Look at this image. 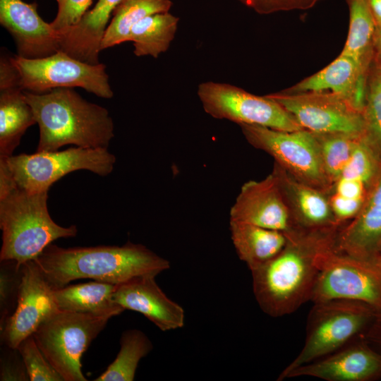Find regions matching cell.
<instances>
[{
    "label": "cell",
    "instance_id": "cell-42",
    "mask_svg": "<svg viewBox=\"0 0 381 381\" xmlns=\"http://www.w3.org/2000/svg\"><path fill=\"white\" fill-rule=\"evenodd\" d=\"M375 262L377 263V265L379 266V267L381 270V248L377 255Z\"/></svg>",
    "mask_w": 381,
    "mask_h": 381
},
{
    "label": "cell",
    "instance_id": "cell-5",
    "mask_svg": "<svg viewBox=\"0 0 381 381\" xmlns=\"http://www.w3.org/2000/svg\"><path fill=\"white\" fill-rule=\"evenodd\" d=\"M377 312L366 303L353 300L313 303L308 318L304 345L277 380H285L293 370L327 356L363 336Z\"/></svg>",
    "mask_w": 381,
    "mask_h": 381
},
{
    "label": "cell",
    "instance_id": "cell-11",
    "mask_svg": "<svg viewBox=\"0 0 381 381\" xmlns=\"http://www.w3.org/2000/svg\"><path fill=\"white\" fill-rule=\"evenodd\" d=\"M197 94L205 111L213 118L282 131L303 129L288 111L267 95L258 96L237 86L213 81L201 83Z\"/></svg>",
    "mask_w": 381,
    "mask_h": 381
},
{
    "label": "cell",
    "instance_id": "cell-33",
    "mask_svg": "<svg viewBox=\"0 0 381 381\" xmlns=\"http://www.w3.org/2000/svg\"><path fill=\"white\" fill-rule=\"evenodd\" d=\"M31 381H64L37 346L32 335L18 346Z\"/></svg>",
    "mask_w": 381,
    "mask_h": 381
},
{
    "label": "cell",
    "instance_id": "cell-35",
    "mask_svg": "<svg viewBox=\"0 0 381 381\" xmlns=\"http://www.w3.org/2000/svg\"><path fill=\"white\" fill-rule=\"evenodd\" d=\"M259 14L307 10L322 0H237Z\"/></svg>",
    "mask_w": 381,
    "mask_h": 381
},
{
    "label": "cell",
    "instance_id": "cell-22",
    "mask_svg": "<svg viewBox=\"0 0 381 381\" xmlns=\"http://www.w3.org/2000/svg\"><path fill=\"white\" fill-rule=\"evenodd\" d=\"M231 238L239 258L250 272L276 256L287 238L279 231L242 222L230 220Z\"/></svg>",
    "mask_w": 381,
    "mask_h": 381
},
{
    "label": "cell",
    "instance_id": "cell-28",
    "mask_svg": "<svg viewBox=\"0 0 381 381\" xmlns=\"http://www.w3.org/2000/svg\"><path fill=\"white\" fill-rule=\"evenodd\" d=\"M115 360L95 381H133L140 361L152 349L150 339L137 329L123 332Z\"/></svg>",
    "mask_w": 381,
    "mask_h": 381
},
{
    "label": "cell",
    "instance_id": "cell-8",
    "mask_svg": "<svg viewBox=\"0 0 381 381\" xmlns=\"http://www.w3.org/2000/svg\"><path fill=\"white\" fill-rule=\"evenodd\" d=\"M4 159L20 188L32 193L49 191L52 185L77 170H87L99 176L111 173L116 157L107 148L70 147L62 151L22 153Z\"/></svg>",
    "mask_w": 381,
    "mask_h": 381
},
{
    "label": "cell",
    "instance_id": "cell-4",
    "mask_svg": "<svg viewBox=\"0 0 381 381\" xmlns=\"http://www.w3.org/2000/svg\"><path fill=\"white\" fill-rule=\"evenodd\" d=\"M48 191L32 193L14 183L0 190V260L16 261L18 267L35 259L58 238L77 235L75 225L64 227L50 217Z\"/></svg>",
    "mask_w": 381,
    "mask_h": 381
},
{
    "label": "cell",
    "instance_id": "cell-6",
    "mask_svg": "<svg viewBox=\"0 0 381 381\" xmlns=\"http://www.w3.org/2000/svg\"><path fill=\"white\" fill-rule=\"evenodd\" d=\"M112 317L57 310L32 335L64 381H86L81 357Z\"/></svg>",
    "mask_w": 381,
    "mask_h": 381
},
{
    "label": "cell",
    "instance_id": "cell-38",
    "mask_svg": "<svg viewBox=\"0 0 381 381\" xmlns=\"http://www.w3.org/2000/svg\"><path fill=\"white\" fill-rule=\"evenodd\" d=\"M368 190V188L362 182L339 179L334 183L331 193L348 198L365 200Z\"/></svg>",
    "mask_w": 381,
    "mask_h": 381
},
{
    "label": "cell",
    "instance_id": "cell-40",
    "mask_svg": "<svg viewBox=\"0 0 381 381\" xmlns=\"http://www.w3.org/2000/svg\"><path fill=\"white\" fill-rule=\"evenodd\" d=\"M381 66V26L376 27L373 41V61Z\"/></svg>",
    "mask_w": 381,
    "mask_h": 381
},
{
    "label": "cell",
    "instance_id": "cell-12",
    "mask_svg": "<svg viewBox=\"0 0 381 381\" xmlns=\"http://www.w3.org/2000/svg\"><path fill=\"white\" fill-rule=\"evenodd\" d=\"M266 95L288 111L303 128L311 132L365 135L363 112L341 95L331 92L291 93L282 90Z\"/></svg>",
    "mask_w": 381,
    "mask_h": 381
},
{
    "label": "cell",
    "instance_id": "cell-3",
    "mask_svg": "<svg viewBox=\"0 0 381 381\" xmlns=\"http://www.w3.org/2000/svg\"><path fill=\"white\" fill-rule=\"evenodd\" d=\"M24 95L40 128L36 152L56 151L66 145L107 149L114 136L109 111L72 88L42 93L24 91Z\"/></svg>",
    "mask_w": 381,
    "mask_h": 381
},
{
    "label": "cell",
    "instance_id": "cell-10",
    "mask_svg": "<svg viewBox=\"0 0 381 381\" xmlns=\"http://www.w3.org/2000/svg\"><path fill=\"white\" fill-rule=\"evenodd\" d=\"M11 61L24 91L42 93L55 88L78 87L104 99L114 95L104 64L85 63L61 50L39 59L16 55Z\"/></svg>",
    "mask_w": 381,
    "mask_h": 381
},
{
    "label": "cell",
    "instance_id": "cell-25",
    "mask_svg": "<svg viewBox=\"0 0 381 381\" xmlns=\"http://www.w3.org/2000/svg\"><path fill=\"white\" fill-rule=\"evenodd\" d=\"M179 18L169 12L148 16L131 30L128 42H133L137 56L157 58L168 50L178 29Z\"/></svg>",
    "mask_w": 381,
    "mask_h": 381
},
{
    "label": "cell",
    "instance_id": "cell-36",
    "mask_svg": "<svg viewBox=\"0 0 381 381\" xmlns=\"http://www.w3.org/2000/svg\"><path fill=\"white\" fill-rule=\"evenodd\" d=\"M8 348L1 356L0 380H30L23 358L17 349Z\"/></svg>",
    "mask_w": 381,
    "mask_h": 381
},
{
    "label": "cell",
    "instance_id": "cell-17",
    "mask_svg": "<svg viewBox=\"0 0 381 381\" xmlns=\"http://www.w3.org/2000/svg\"><path fill=\"white\" fill-rule=\"evenodd\" d=\"M155 274H145L116 284L113 300L124 310L138 312L162 331L184 325L183 308L170 299L155 281Z\"/></svg>",
    "mask_w": 381,
    "mask_h": 381
},
{
    "label": "cell",
    "instance_id": "cell-2",
    "mask_svg": "<svg viewBox=\"0 0 381 381\" xmlns=\"http://www.w3.org/2000/svg\"><path fill=\"white\" fill-rule=\"evenodd\" d=\"M52 289L79 279L119 284L145 274L157 275L169 262L142 244L62 248L51 243L33 259Z\"/></svg>",
    "mask_w": 381,
    "mask_h": 381
},
{
    "label": "cell",
    "instance_id": "cell-20",
    "mask_svg": "<svg viewBox=\"0 0 381 381\" xmlns=\"http://www.w3.org/2000/svg\"><path fill=\"white\" fill-rule=\"evenodd\" d=\"M368 71L351 57L340 53L319 71L284 90L291 93L331 92L348 98L363 112Z\"/></svg>",
    "mask_w": 381,
    "mask_h": 381
},
{
    "label": "cell",
    "instance_id": "cell-9",
    "mask_svg": "<svg viewBox=\"0 0 381 381\" xmlns=\"http://www.w3.org/2000/svg\"><path fill=\"white\" fill-rule=\"evenodd\" d=\"M246 140L263 150L296 180L331 193L332 184L325 171L318 142L306 129L282 131L265 126L240 124Z\"/></svg>",
    "mask_w": 381,
    "mask_h": 381
},
{
    "label": "cell",
    "instance_id": "cell-1",
    "mask_svg": "<svg viewBox=\"0 0 381 381\" xmlns=\"http://www.w3.org/2000/svg\"><path fill=\"white\" fill-rule=\"evenodd\" d=\"M339 229L298 230L286 236L283 249L251 271L253 293L264 313L282 317L310 301L319 272L318 254L334 240Z\"/></svg>",
    "mask_w": 381,
    "mask_h": 381
},
{
    "label": "cell",
    "instance_id": "cell-26",
    "mask_svg": "<svg viewBox=\"0 0 381 381\" xmlns=\"http://www.w3.org/2000/svg\"><path fill=\"white\" fill-rule=\"evenodd\" d=\"M349 23L347 37L340 53L369 69L373 61L376 24L366 0H346Z\"/></svg>",
    "mask_w": 381,
    "mask_h": 381
},
{
    "label": "cell",
    "instance_id": "cell-13",
    "mask_svg": "<svg viewBox=\"0 0 381 381\" xmlns=\"http://www.w3.org/2000/svg\"><path fill=\"white\" fill-rule=\"evenodd\" d=\"M22 279L13 313L1 328V339L8 347L17 349L39 326L59 310L52 288L34 260L21 265Z\"/></svg>",
    "mask_w": 381,
    "mask_h": 381
},
{
    "label": "cell",
    "instance_id": "cell-39",
    "mask_svg": "<svg viewBox=\"0 0 381 381\" xmlns=\"http://www.w3.org/2000/svg\"><path fill=\"white\" fill-rule=\"evenodd\" d=\"M363 337L373 348L381 353V311L377 313Z\"/></svg>",
    "mask_w": 381,
    "mask_h": 381
},
{
    "label": "cell",
    "instance_id": "cell-15",
    "mask_svg": "<svg viewBox=\"0 0 381 381\" xmlns=\"http://www.w3.org/2000/svg\"><path fill=\"white\" fill-rule=\"evenodd\" d=\"M311 377L326 381L381 379V353L361 336L337 351L292 371L286 379Z\"/></svg>",
    "mask_w": 381,
    "mask_h": 381
},
{
    "label": "cell",
    "instance_id": "cell-16",
    "mask_svg": "<svg viewBox=\"0 0 381 381\" xmlns=\"http://www.w3.org/2000/svg\"><path fill=\"white\" fill-rule=\"evenodd\" d=\"M0 23L13 37L19 56L39 59L59 51V32L40 16L36 3L0 0Z\"/></svg>",
    "mask_w": 381,
    "mask_h": 381
},
{
    "label": "cell",
    "instance_id": "cell-18",
    "mask_svg": "<svg viewBox=\"0 0 381 381\" xmlns=\"http://www.w3.org/2000/svg\"><path fill=\"white\" fill-rule=\"evenodd\" d=\"M272 172L277 178L297 229L332 231L343 226L332 212L329 193L296 180L276 163Z\"/></svg>",
    "mask_w": 381,
    "mask_h": 381
},
{
    "label": "cell",
    "instance_id": "cell-41",
    "mask_svg": "<svg viewBox=\"0 0 381 381\" xmlns=\"http://www.w3.org/2000/svg\"><path fill=\"white\" fill-rule=\"evenodd\" d=\"M376 26H381V0H366Z\"/></svg>",
    "mask_w": 381,
    "mask_h": 381
},
{
    "label": "cell",
    "instance_id": "cell-24",
    "mask_svg": "<svg viewBox=\"0 0 381 381\" xmlns=\"http://www.w3.org/2000/svg\"><path fill=\"white\" fill-rule=\"evenodd\" d=\"M36 123L20 86L0 90V157L12 156L26 130Z\"/></svg>",
    "mask_w": 381,
    "mask_h": 381
},
{
    "label": "cell",
    "instance_id": "cell-21",
    "mask_svg": "<svg viewBox=\"0 0 381 381\" xmlns=\"http://www.w3.org/2000/svg\"><path fill=\"white\" fill-rule=\"evenodd\" d=\"M123 0H98L75 25L58 31L59 50L90 64L99 63L101 42L110 16Z\"/></svg>",
    "mask_w": 381,
    "mask_h": 381
},
{
    "label": "cell",
    "instance_id": "cell-23",
    "mask_svg": "<svg viewBox=\"0 0 381 381\" xmlns=\"http://www.w3.org/2000/svg\"><path fill=\"white\" fill-rule=\"evenodd\" d=\"M116 284L99 281L66 285L52 289L59 310L116 316L124 309L114 302Z\"/></svg>",
    "mask_w": 381,
    "mask_h": 381
},
{
    "label": "cell",
    "instance_id": "cell-37",
    "mask_svg": "<svg viewBox=\"0 0 381 381\" xmlns=\"http://www.w3.org/2000/svg\"><path fill=\"white\" fill-rule=\"evenodd\" d=\"M365 200L351 199L335 193L329 194V202L337 221L344 225L359 212Z\"/></svg>",
    "mask_w": 381,
    "mask_h": 381
},
{
    "label": "cell",
    "instance_id": "cell-7",
    "mask_svg": "<svg viewBox=\"0 0 381 381\" xmlns=\"http://www.w3.org/2000/svg\"><path fill=\"white\" fill-rule=\"evenodd\" d=\"M317 262L319 272L310 301L353 300L381 311V270L376 262L337 250L334 240L321 249Z\"/></svg>",
    "mask_w": 381,
    "mask_h": 381
},
{
    "label": "cell",
    "instance_id": "cell-14",
    "mask_svg": "<svg viewBox=\"0 0 381 381\" xmlns=\"http://www.w3.org/2000/svg\"><path fill=\"white\" fill-rule=\"evenodd\" d=\"M230 220L279 231L286 236L298 231L272 172L262 180L243 185L231 208Z\"/></svg>",
    "mask_w": 381,
    "mask_h": 381
},
{
    "label": "cell",
    "instance_id": "cell-34",
    "mask_svg": "<svg viewBox=\"0 0 381 381\" xmlns=\"http://www.w3.org/2000/svg\"><path fill=\"white\" fill-rule=\"evenodd\" d=\"M58 11L52 28L60 31L76 24L85 14L92 0H56Z\"/></svg>",
    "mask_w": 381,
    "mask_h": 381
},
{
    "label": "cell",
    "instance_id": "cell-31",
    "mask_svg": "<svg viewBox=\"0 0 381 381\" xmlns=\"http://www.w3.org/2000/svg\"><path fill=\"white\" fill-rule=\"evenodd\" d=\"M381 170V159L367 140L360 137L339 179L358 181L369 189Z\"/></svg>",
    "mask_w": 381,
    "mask_h": 381
},
{
    "label": "cell",
    "instance_id": "cell-29",
    "mask_svg": "<svg viewBox=\"0 0 381 381\" xmlns=\"http://www.w3.org/2000/svg\"><path fill=\"white\" fill-rule=\"evenodd\" d=\"M314 134L325 171L333 187L349 162L357 140L363 135L340 133Z\"/></svg>",
    "mask_w": 381,
    "mask_h": 381
},
{
    "label": "cell",
    "instance_id": "cell-30",
    "mask_svg": "<svg viewBox=\"0 0 381 381\" xmlns=\"http://www.w3.org/2000/svg\"><path fill=\"white\" fill-rule=\"evenodd\" d=\"M363 114L365 137L381 159V66L373 61L368 73Z\"/></svg>",
    "mask_w": 381,
    "mask_h": 381
},
{
    "label": "cell",
    "instance_id": "cell-27",
    "mask_svg": "<svg viewBox=\"0 0 381 381\" xmlns=\"http://www.w3.org/2000/svg\"><path fill=\"white\" fill-rule=\"evenodd\" d=\"M171 0H123L115 8L104 34L101 51L128 42L132 28L144 18L169 12Z\"/></svg>",
    "mask_w": 381,
    "mask_h": 381
},
{
    "label": "cell",
    "instance_id": "cell-32",
    "mask_svg": "<svg viewBox=\"0 0 381 381\" xmlns=\"http://www.w3.org/2000/svg\"><path fill=\"white\" fill-rule=\"evenodd\" d=\"M0 329L13 314L18 301L22 279L21 267L16 261H1L0 270Z\"/></svg>",
    "mask_w": 381,
    "mask_h": 381
},
{
    "label": "cell",
    "instance_id": "cell-19",
    "mask_svg": "<svg viewBox=\"0 0 381 381\" xmlns=\"http://www.w3.org/2000/svg\"><path fill=\"white\" fill-rule=\"evenodd\" d=\"M334 248L375 262L381 248V170L370 186L358 214L338 230Z\"/></svg>",
    "mask_w": 381,
    "mask_h": 381
}]
</instances>
